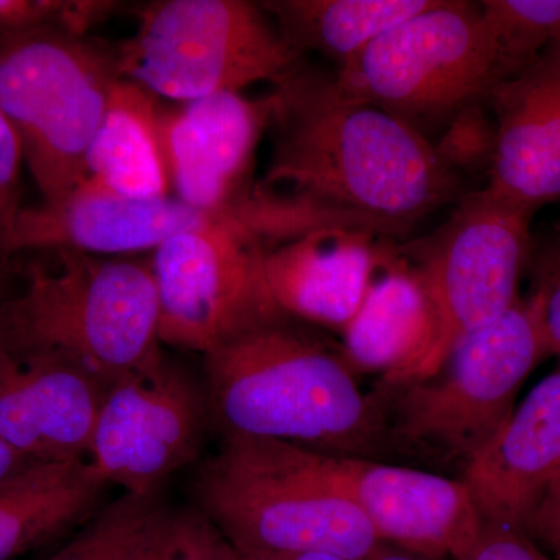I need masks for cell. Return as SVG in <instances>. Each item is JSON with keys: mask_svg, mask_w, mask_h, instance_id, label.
Segmentation results:
<instances>
[{"mask_svg": "<svg viewBox=\"0 0 560 560\" xmlns=\"http://www.w3.org/2000/svg\"><path fill=\"white\" fill-rule=\"evenodd\" d=\"M267 242L241 213L180 232L150 254L162 346L202 355L282 313L265 278Z\"/></svg>", "mask_w": 560, "mask_h": 560, "instance_id": "30bf717a", "label": "cell"}, {"mask_svg": "<svg viewBox=\"0 0 560 560\" xmlns=\"http://www.w3.org/2000/svg\"><path fill=\"white\" fill-rule=\"evenodd\" d=\"M560 469V366L533 388L464 469L482 522L518 529Z\"/></svg>", "mask_w": 560, "mask_h": 560, "instance_id": "ac0fdd59", "label": "cell"}, {"mask_svg": "<svg viewBox=\"0 0 560 560\" xmlns=\"http://www.w3.org/2000/svg\"><path fill=\"white\" fill-rule=\"evenodd\" d=\"M179 514L162 492H124L83 523L50 560H154Z\"/></svg>", "mask_w": 560, "mask_h": 560, "instance_id": "603a6c76", "label": "cell"}, {"mask_svg": "<svg viewBox=\"0 0 560 560\" xmlns=\"http://www.w3.org/2000/svg\"><path fill=\"white\" fill-rule=\"evenodd\" d=\"M210 425L205 385L164 355L110 386L88 460L124 492H162L172 475L200 459Z\"/></svg>", "mask_w": 560, "mask_h": 560, "instance_id": "8fae6325", "label": "cell"}, {"mask_svg": "<svg viewBox=\"0 0 560 560\" xmlns=\"http://www.w3.org/2000/svg\"><path fill=\"white\" fill-rule=\"evenodd\" d=\"M529 294L525 298L539 324L550 355L560 357V234L533 238L528 267Z\"/></svg>", "mask_w": 560, "mask_h": 560, "instance_id": "484cf974", "label": "cell"}, {"mask_svg": "<svg viewBox=\"0 0 560 560\" xmlns=\"http://www.w3.org/2000/svg\"><path fill=\"white\" fill-rule=\"evenodd\" d=\"M25 162L16 128L0 109V238L9 237L18 217L24 209L21 205V171Z\"/></svg>", "mask_w": 560, "mask_h": 560, "instance_id": "83f0119b", "label": "cell"}, {"mask_svg": "<svg viewBox=\"0 0 560 560\" xmlns=\"http://www.w3.org/2000/svg\"><path fill=\"white\" fill-rule=\"evenodd\" d=\"M480 5L499 43L506 79L560 38V0H482Z\"/></svg>", "mask_w": 560, "mask_h": 560, "instance_id": "cb8c5ba5", "label": "cell"}, {"mask_svg": "<svg viewBox=\"0 0 560 560\" xmlns=\"http://www.w3.org/2000/svg\"><path fill=\"white\" fill-rule=\"evenodd\" d=\"M518 530L541 555L560 560V469L526 512Z\"/></svg>", "mask_w": 560, "mask_h": 560, "instance_id": "f1b7e54d", "label": "cell"}, {"mask_svg": "<svg viewBox=\"0 0 560 560\" xmlns=\"http://www.w3.org/2000/svg\"><path fill=\"white\" fill-rule=\"evenodd\" d=\"M51 254L54 270L31 265L24 290L0 301V348L61 361L106 390L164 357L150 259Z\"/></svg>", "mask_w": 560, "mask_h": 560, "instance_id": "3957f363", "label": "cell"}, {"mask_svg": "<svg viewBox=\"0 0 560 560\" xmlns=\"http://www.w3.org/2000/svg\"><path fill=\"white\" fill-rule=\"evenodd\" d=\"M190 495L234 548L371 560L383 545L331 478L326 455L289 442L221 438L195 470Z\"/></svg>", "mask_w": 560, "mask_h": 560, "instance_id": "277c9868", "label": "cell"}, {"mask_svg": "<svg viewBox=\"0 0 560 560\" xmlns=\"http://www.w3.org/2000/svg\"><path fill=\"white\" fill-rule=\"evenodd\" d=\"M210 422L221 438L289 442L329 455H394L377 389L366 394L341 342L285 313L205 355Z\"/></svg>", "mask_w": 560, "mask_h": 560, "instance_id": "7a4b0ae2", "label": "cell"}, {"mask_svg": "<svg viewBox=\"0 0 560 560\" xmlns=\"http://www.w3.org/2000/svg\"><path fill=\"white\" fill-rule=\"evenodd\" d=\"M10 254L3 248L2 238H0V291L7 285L10 276Z\"/></svg>", "mask_w": 560, "mask_h": 560, "instance_id": "836d02e7", "label": "cell"}, {"mask_svg": "<svg viewBox=\"0 0 560 560\" xmlns=\"http://www.w3.org/2000/svg\"><path fill=\"white\" fill-rule=\"evenodd\" d=\"M326 455L331 478L383 544L433 560H466L482 522L460 478L383 460Z\"/></svg>", "mask_w": 560, "mask_h": 560, "instance_id": "7c38bea8", "label": "cell"}, {"mask_svg": "<svg viewBox=\"0 0 560 560\" xmlns=\"http://www.w3.org/2000/svg\"><path fill=\"white\" fill-rule=\"evenodd\" d=\"M270 119L268 97L224 92L161 108L160 131L173 197L209 212L241 213L254 183V154Z\"/></svg>", "mask_w": 560, "mask_h": 560, "instance_id": "4fadbf2b", "label": "cell"}, {"mask_svg": "<svg viewBox=\"0 0 560 560\" xmlns=\"http://www.w3.org/2000/svg\"><path fill=\"white\" fill-rule=\"evenodd\" d=\"M497 145L485 187L536 212L560 198V38L497 84Z\"/></svg>", "mask_w": 560, "mask_h": 560, "instance_id": "9a60e30c", "label": "cell"}, {"mask_svg": "<svg viewBox=\"0 0 560 560\" xmlns=\"http://www.w3.org/2000/svg\"><path fill=\"white\" fill-rule=\"evenodd\" d=\"M65 0H0V33H20L60 25L65 20Z\"/></svg>", "mask_w": 560, "mask_h": 560, "instance_id": "4dcf8cb0", "label": "cell"}, {"mask_svg": "<svg viewBox=\"0 0 560 560\" xmlns=\"http://www.w3.org/2000/svg\"><path fill=\"white\" fill-rule=\"evenodd\" d=\"M371 560H433L423 558V556L415 555L401 548L393 547V545L383 544L378 551L372 556Z\"/></svg>", "mask_w": 560, "mask_h": 560, "instance_id": "d6a6232c", "label": "cell"}, {"mask_svg": "<svg viewBox=\"0 0 560 560\" xmlns=\"http://www.w3.org/2000/svg\"><path fill=\"white\" fill-rule=\"evenodd\" d=\"M154 560H238L230 540L198 511H180L175 529Z\"/></svg>", "mask_w": 560, "mask_h": 560, "instance_id": "4316f807", "label": "cell"}, {"mask_svg": "<svg viewBox=\"0 0 560 560\" xmlns=\"http://www.w3.org/2000/svg\"><path fill=\"white\" fill-rule=\"evenodd\" d=\"M86 167L88 178L127 197L172 195L158 97L132 81H117L88 151Z\"/></svg>", "mask_w": 560, "mask_h": 560, "instance_id": "44dd1931", "label": "cell"}, {"mask_svg": "<svg viewBox=\"0 0 560 560\" xmlns=\"http://www.w3.org/2000/svg\"><path fill=\"white\" fill-rule=\"evenodd\" d=\"M106 393L61 361L0 348V438L33 459H88Z\"/></svg>", "mask_w": 560, "mask_h": 560, "instance_id": "2e32d148", "label": "cell"}, {"mask_svg": "<svg viewBox=\"0 0 560 560\" xmlns=\"http://www.w3.org/2000/svg\"><path fill=\"white\" fill-rule=\"evenodd\" d=\"M108 482L88 459L36 463L0 482V560H11L101 510Z\"/></svg>", "mask_w": 560, "mask_h": 560, "instance_id": "ffe728a7", "label": "cell"}, {"mask_svg": "<svg viewBox=\"0 0 560 560\" xmlns=\"http://www.w3.org/2000/svg\"><path fill=\"white\" fill-rule=\"evenodd\" d=\"M466 560H550L518 529L485 523Z\"/></svg>", "mask_w": 560, "mask_h": 560, "instance_id": "f546056e", "label": "cell"}, {"mask_svg": "<svg viewBox=\"0 0 560 560\" xmlns=\"http://www.w3.org/2000/svg\"><path fill=\"white\" fill-rule=\"evenodd\" d=\"M548 355L536 316L521 296L499 318L460 337L430 377L381 381L375 389L394 455L459 467L463 475Z\"/></svg>", "mask_w": 560, "mask_h": 560, "instance_id": "5b68a950", "label": "cell"}, {"mask_svg": "<svg viewBox=\"0 0 560 560\" xmlns=\"http://www.w3.org/2000/svg\"><path fill=\"white\" fill-rule=\"evenodd\" d=\"M388 243L324 230L271 246L265 278L272 300L291 318L342 331L366 296Z\"/></svg>", "mask_w": 560, "mask_h": 560, "instance_id": "e0dca14e", "label": "cell"}, {"mask_svg": "<svg viewBox=\"0 0 560 560\" xmlns=\"http://www.w3.org/2000/svg\"><path fill=\"white\" fill-rule=\"evenodd\" d=\"M114 47L121 79L178 103L275 84L305 60L260 3L245 0L151 2Z\"/></svg>", "mask_w": 560, "mask_h": 560, "instance_id": "ba28073f", "label": "cell"}, {"mask_svg": "<svg viewBox=\"0 0 560 560\" xmlns=\"http://www.w3.org/2000/svg\"><path fill=\"white\" fill-rule=\"evenodd\" d=\"M271 153L249 220L270 246L315 231L404 242L469 194L422 136L301 62L267 94Z\"/></svg>", "mask_w": 560, "mask_h": 560, "instance_id": "6da1fadb", "label": "cell"}, {"mask_svg": "<svg viewBox=\"0 0 560 560\" xmlns=\"http://www.w3.org/2000/svg\"><path fill=\"white\" fill-rule=\"evenodd\" d=\"M36 463H43V460H36L24 455L0 438V482L9 480V478L21 474L22 470L28 469Z\"/></svg>", "mask_w": 560, "mask_h": 560, "instance_id": "1f68e13d", "label": "cell"}, {"mask_svg": "<svg viewBox=\"0 0 560 560\" xmlns=\"http://www.w3.org/2000/svg\"><path fill=\"white\" fill-rule=\"evenodd\" d=\"M495 145V120L488 103H481L460 113L433 147L442 164L467 184V179L489 176Z\"/></svg>", "mask_w": 560, "mask_h": 560, "instance_id": "d4e9b609", "label": "cell"}, {"mask_svg": "<svg viewBox=\"0 0 560 560\" xmlns=\"http://www.w3.org/2000/svg\"><path fill=\"white\" fill-rule=\"evenodd\" d=\"M232 213L197 209L173 195L127 197L86 178L60 201L22 209L3 248L10 256L24 250L72 249L103 257H136L153 253L180 232Z\"/></svg>", "mask_w": 560, "mask_h": 560, "instance_id": "5bb4252c", "label": "cell"}, {"mask_svg": "<svg viewBox=\"0 0 560 560\" xmlns=\"http://www.w3.org/2000/svg\"><path fill=\"white\" fill-rule=\"evenodd\" d=\"M394 245H386L382 275L375 272L359 311L341 331L342 350L357 374L375 372L383 382L410 378L434 337L430 302Z\"/></svg>", "mask_w": 560, "mask_h": 560, "instance_id": "d6986e66", "label": "cell"}, {"mask_svg": "<svg viewBox=\"0 0 560 560\" xmlns=\"http://www.w3.org/2000/svg\"><path fill=\"white\" fill-rule=\"evenodd\" d=\"M121 79L116 47L60 25L0 33V109L44 205L88 178V151Z\"/></svg>", "mask_w": 560, "mask_h": 560, "instance_id": "8992f818", "label": "cell"}, {"mask_svg": "<svg viewBox=\"0 0 560 560\" xmlns=\"http://www.w3.org/2000/svg\"><path fill=\"white\" fill-rule=\"evenodd\" d=\"M338 83L407 125L431 145L464 110L488 103L504 77L480 2L438 0L364 47Z\"/></svg>", "mask_w": 560, "mask_h": 560, "instance_id": "52a82bcc", "label": "cell"}, {"mask_svg": "<svg viewBox=\"0 0 560 560\" xmlns=\"http://www.w3.org/2000/svg\"><path fill=\"white\" fill-rule=\"evenodd\" d=\"M534 213L481 187L464 195L429 234L394 245L419 280L434 319L429 353L407 381L433 375L460 337L499 318L521 298Z\"/></svg>", "mask_w": 560, "mask_h": 560, "instance_id": "9c48e42d", "label": "cell"}, {"mask_svg": "<svg viewBox=\"0 0 560 560\" xmlns=\"http://www.w3.org/2000/svg\"><path fill=\"white\" fill-rule=\"evenodd\" d=\"M438 0H271L261 2L283 39L302 57L323 55L342 68L383 33Z\"/></svg>", "mask_w": 560, "mask_h": 560, "instance_id": "7402d4cb", "label": "cell"}]
</instances>
